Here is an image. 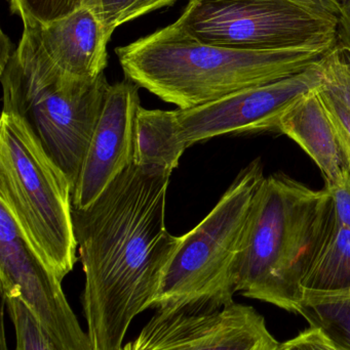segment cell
<instances>
[{"label": "cell", "instance_id": "cell-1", "mask_svg": "<svg viewBox=\"0 0 350 350\" xmlns=\"http://www.w3.org/2000/svg\"><path fill=\"white\" fill-rule=\"evenodd\" d=\"M171 170L136 164L84 208L72 207L82 263V308L94 350H121L150 308L180 238L166 230Z\"/></svg>", "mask_w": 350, "mask_h": 350}, {"label": "cell", "instance_id": "cell-2", "mask_svg": "<svg viewBox=\"0 0 350 350\" xmlns=\"http://www.w3.org/2000/svg\"><path fill=\"white\" fill-rule=\"evenodd\" d=\"M333 47L255 51L207 44L176 22L115 49L127 79L188 110L305 71Z\"/></svg>", "mask_w": 350, "mask_h": 350}, {"label": "cell", "instance_id": "cell-3", "mask_svg": "<svg viewBox=\"0 0 350 350\" xmlns=\"http://www.w3.org/2000/svg\"><path fill=\"white\" fill-rule=\"evenodd\" d=\"M334 215L330 191L287 174L265 177L256 189L234 265L236 294L299 316L301 282Z\"/></svg>", "mask_w": 350, "mask_h": 350}, {"label": "cell", "instance_id": "cell-4", "mask_svg": "<svg viewBox=\"0 0 350 350\" xmlns=\"http://www.w3.org/2000/svg\"><path fill=\"white\" fill-rule=\"evenodd\" d=\"M0 72L2 112L29 123L73 189L111 84L104 74L84 80L64 73L25 29Z\"/></svg>", "mask_w": 350, "mask_h": 350}, {"label": "cell", "instance_id": "cell-5", "mask_svg": "<svg viewBox=\"0 0 350 350\" xmlns=\"http://www.w3.org/2000/svg\"><path fill=\"white\" fill-rule=\"evenodd\" d=\"M0 204L41 260L63 281L77 261L71 183L29 123L5 112L0 120Z\"/></svg>", "mask_w": 350, "mask_h": 350}, {"label": "cell", "instance_id": "cell-6", "mask_svg": "<svg viewBox=\"0 0 350 350\" xmlns=\"http://www.w3.org/2000/svg\"><path fill=\"white\" fill-rule=\"evenodd\" d=\"M263 178L262 162L257 158L240 172L205 219L180 237L150 308L214 312L234 304V261Z\"/></svg>", "mask_w": 350, "mask_h": 350}, {"label": "cell", "instance_id": "cell-7", "mask_svg": "<svg viewBox=\"0 0 350 350\" xmlns=\"http://www.w3.org/2000/svg\"><path fill=\"white\" fill-rule=\"evenodd\" d=\"M176 23L207 44L275 51L334 47L338 18L296 0H189Z\"/></svg>", "mask_w": 350, "mask_h": 350}, {"label": "cell", "instance_id": "cell-8", "mask_svg": "<svg viewBox=\"0 0 350 350\" xmlns=\"http://www.w3.org/2000/svg\"><path fill=\"white\" fill-rule=\"evenodd\" d=\"M0 283L2 295L20 298L60 350H94L62 289L10 212L0 204Z\"/></svg>", "mask_w": 350, "mask_h": 350}, {"label": "cell", "instance_id": "cell-9", "mask_svg": "<svg viewBox=\"0 0 350 350\" xmlns=\"http://www.w3.org/2000/svg\"><path fill=\"white\" fill-rule=\"evenodd\" d=\"M322 84L320 59L291 77L240 90L197 108L176 110L181 133L189 148L220 135L277 131L282 115Z\"/></svg>", "mask_w": 350, "mask_h": 350}, {"label": "cell", "instance_id": "cell-10", "mask_svg": "<svg viewBox=\"0 0 350 350\" xmlns=\"http://www.w3.org/2000/svg\"><path fill=\"white\" fill-rule=\"evenodd\" d=\"M275 341L256 308L234 302L214 312L156 310L121 350H255Z\"/></svg>", "mask_w": 350, "mask_h": 350}, {"label": "cell", "instance_id": "cell-11", "mask_svg": "<svg viewBox=\"0 0 350 350\" xmlns=\"http://www.w3.org/2000/svg\"><path fill=\"white\" fill-rule=\"evenodd\" d=\"M139 88L127 78L109 88L72 189V207L92 204L121 172L135 163L136 119L141 107Z\"/></svg>", "mask_w": 350, "mask_h": 350}, {"label": "cell", "instance_id": "cell-12", "mask_svg": "<svg viewBox=\"0 0 350 350\" xmlns=\"http://www.w3.org/2000/svg\"><path fill=\"white\" fill-rule=\"evenodd\" d=\"M24 29L64 73L84 80L97 79L104 74L111 36L92 8H82L51 24Z\"/></svg>", "mask_w": 350, "mask_h": 350}, {"label": "cell", "instance_id": "cell-13", "mask_svg": "<svg viewBox=\"0 0 350 350\" xmlns=\"http://www.w3.org/2000/svg\"><path fill=\"white\" fill-rule=\"evenodd\" d=\"M318 90L302 96L282 115L277 131L295 142L314 160L326 185H334L349 165Z\"/></svg>", "mask_w": 350, "mask_h": 350}, {"label": "cell", "instance_id": "cell-14", "mask_svg": "<svg viewBox=\"0 0 350 350\" xmlns=\"http://www.w3.org/2000/svg\"><path fill=\"white\" fill-rule=\"evenodd\" d=\"M301 291L302 304L350 298V230L335 214L322 247L302 279Z\"/></svg>", "mask_w": 350, "mask_h": 350}, {"label": "cell", "instance_id": "cell-15", "mask_svg": "<svg viewBox=\"0 0 350 350\" xmlns=\"http://www.w3.org/2000/svg\"><path fill=\"white\" fill-rule=\"evenodd\" d=\"M177 111L140 107L136 119L135 163L144 167L176 170L187 149Z\"/></svg>", "mask_w": 350, "mask_h": 350}, {"label": "cell", "instance_id": "cell-16", "mask_svg": "<svg viewBox=\"0 0 350 350\" xmlns=\"http://www.w3.org/2000/svg\"><path fill=\"white\" fill-rule=\"evenodd\" d=\"M299 316L320 328L338 350H350V298L302 304Z\"/></svg>", "mask_w": 350, "mask_h": 350}, {"label": "cell", "instance_id": "cell-17", "mask_svg": "<svg viewBox=\"0 0 350 350\" xmlns=\"http://www.w3.org/2000/svg\"><path fill=\"white\" fill-rule=\"evenodd\" d=\"M14 327V350H60L26 304L14 295H2Z\"/></svg>", "mask_w": 350, "mask_h": 350}, {"label": "cell", "instance_id": "cell-18", "mask_svg": "<svg viewBox=\"0 0 350 350\" xmlns=\"http://www.w3.org/2000/svg\"><path fill=\"white\" fill-rule=\"evenodd\" d=\"M177 0H88L92 8L104 25L109 36L115 29L148 12L171 5Z\"/></svg>", "mask_w": 350, "mask_h": 350}, {"label": "cell", "instance_id": "cell-19", "mask_svg": "<svg viewBox=\"0 0 350 350\" xmlns=\"http://www.w3.org/2000/svg\"><path fill=\"white\" fill-rule=\"evenodd\" d=\"M12 14H18L25 26L47 25L86 8L88 0H10Z\"/></svg>", "mask_w": 350, "mask_h": 350}, {"label": "cell", "instance_id": "cell-20", "mask_svg": "<svg viewBox=\"0 0 350 350\" xmlns=\"http://www.w3.org/2000/svg\"><path fill=\"white\" fill-rule=\"evenodd\" d=\"M323 88L350 110V53L335 46L321 59Z\"/></svg>", "mask_w": 350, "mask_h": 350}, {"label": "cell", "instance_id": "cell-21", "mask_svg": "<svg viewBox=\"0 0 350 350\" xmlns=\"http://www.w3.org/2000/svg\"><path fill=\"white\" fill-rule=\"evenodd\" d=\"M318 90L330 115L331 120L336 129L339 142L350 170V110L336 96H333L323 86H321Z\"/></svg>", "mask_w": 350, "mask_h": 350}, {"label": "cell", "instance_id": "cell-22", "mask_svg": "<svg viewBox=\"0 0 350 350\" xmlns=\"http://www.w3.org/2000/svg\"><path fill=\"white\" fill-rule=\"evenodd\" d=\"M281 350H338L325 333L316 327L310 326L297 336L279 343Z\"/></svg>", "mask_w": 350, "mask_h": 350}, {"label": "cell", "instance_id": "cell-23", "mask_svg": "<svg viewBox=\"0 0 350 350\" xmlns=\"http://www.w3.org/2000/svg\"><path fill=\"white\" fill-rule=\"evenodd\" d=\"M326 187L332 195L335 217L350 230V170L345 172L338 183Z\"/></svg>", "mask_w": 350, "mask_h": 350}, {"label": "cell", "instance_id": "cell-24", "mask_svg": "<svg viewBox=\"0 0 350 350\" xmlns=\"http://www.w3.org/2000/svg\"><path fill=\"white\" fill-rule=\"evenodd\" d=\"M336 45L350 53V0L340 5L337 23Z\"/></svg>", "mask_w": 350, "mask_h": 350}, {"label": "cell", "instance_id": "cell-25", "mask_svg": "<svg viewBox=\"0 0 350 350\" xmlns=\"http://www.w3.org/2000/svg\"><path fill=\"white\" fill-rule=\"evenodd\" d=\"M296 1L300 2L308 8H314V10L333 14L337 18L340 12V6L335 0H296Z\"/></svg>", "mask_w": 350, "mask_h": 350}, {"label": "cell", "instance_id": "cell-26", "mask_svg": "<svg viewBox=\"0 0 350 350\" xmlns=\"http://www.w3.org/2000/svg\"><path fill=\"white\" fill-rule=\"evenodd\" d=\"M14 49H12V44L10 38L1 32V53H0V70L5 67L8 62L12 57Z\"/></svg>", "mask_w": 350, "mask_h": 350}, {"label": "cell", "instance_id": "cell-27", "mask_svg": "<svg viewBox=\"0 0 350 350\" xmlns=\"http://www.w3.org/2000/svg\"><path fill=\"white\" fill-rule=\"evenodd\" d=\"M3 310L1 312V336H0V350H8V341H6L5 328H4Z\"/></svg>", "mask_w": 350, "mask_h": 350}, {"label": "cell", "instance_id": "cell-28", "mask_svg": "<svg viewBox=\"0 0 350 350\" xmlns=\"http://www.w3.org/2000/svg\"><path fill=\"white\" fill-rule=\"evenodd\" d=\"M335 1H336V2H337V3H338V4H339V6H340V5H341V4H342V3H343V2H345V0H335Z\"/></svg>", "mask_w": 350, "mask_h": 350}, {"label": "cell", "instance_id": "cell-29", "mask_svg": "<svg viewBox=\"0 0 350 350\" xmlns=\"http://www.w3.org/2000/svg\"><path fill=\"white\" fill-rule=\"evenodd\" d=\"M277 350H281V349H279H279H277Z\"/></svg>", "mask_w": 350, "mask_h": 350}]
</instances>
